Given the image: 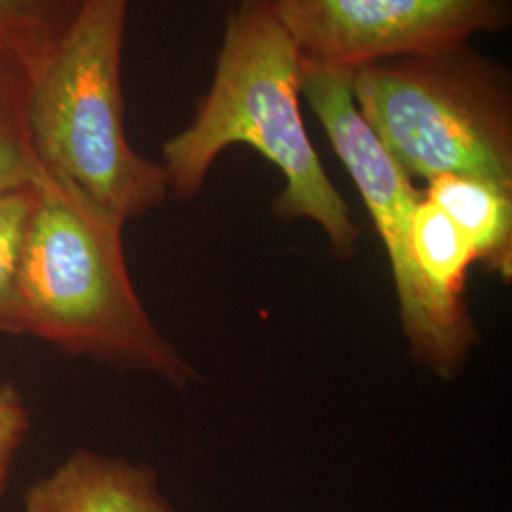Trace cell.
Wrapping results in <instances>:
<instances>
[{
	"label": "cell",
	"instance_id": "6da1fadb",
	"mask_svg": "<svg viewBox=\"0 0 512 512\" xmlns=\"http://www.w3.org/2000/svg\"><path fill=\"white\" fill-rule=\"evenodd\" d=\"M300 84L302 55L275 16L272 0H239L226 21L209 92L190 126L164 145L169 192L179 200L194 198L220 154L247 145L283 173L275 215L313 220L334 253L349 258L359 228L311 145Z\"/></svg>",
	"mask_w": 512,
	"mask_h": 512
},
{
	"label": "cell",
	"instance_id": "7a4b0ae2",
	"mask_svg": "<svg viewBox=\"0 0 512 512\" xmlns=\"http://www.w3.org/2000/svg\"><path fill=\"white\" fill-rule=\"evenodd\" d=\"M124 220L42 171L19 268L21 336L184 385L196 378L129 277Z\"/></svg>",
	"mask_w": 512,
	"mask_h": 512
},
{
	"label": "cell",
	"instance_id": "3957f363",
	"mask_svg": "<svg viewBox=\"0 0 512 512\" xmlns=\"http://www.w3.org/2000/svg\"><path fill=\"white\" fill-rule=\"evenodd\" d=\"M129 0H82L35 73L31 141L42 169L124 222L164 203L169 181L129 145L122 48Z\"/></svg>",
	"mask_w": 512,
	"mask_h": 512
},
{
	"label": "cell",
	"instance_id": "277c9868",
	"mask_svg": "<svg viewBox=\"0 0 512 512\" xmlns=\"http://www.w3.org/2000/svg\"><path fill=\"white\" fill-rule=\"evenodd\" d=\"M351 92L410 177L467 175L512 190L511 74L469 42L359 67Z\"/></svg>",
	"mask_w": 512,
	"mask_h": 512
},
{
	"label": "cell",
	"instance_id": "5b68a950",
	"mask_svg": "<svg viewBox=\"0 0 512 512\" xmlns=\"http://www.w3.org/2000/svg\"><path fill=\"white\" fill-rule=\"evenodd\" d=\"M300 88L384 241L412 353L442 376H450L475 344L476 329L463 300L437 293L414 262L410 228L420 192L357 109L351 71L302 59Z\"/></svg>",
	"mask_w": 512,
	"mask_h": 512
},
{
	"label": "cell",
	"instance_id": "8992f818",
	"mask_svg": "<svg viewBox=\"0 0 512 512\" xmlns=\"http://www.w3.org/2000/svg\"><path fill=\"white\" fill-rule=\"evenodd\" d=\"M302 59L334 69L435 54L505 31L511 0H272Z\"/></svg>",
	"mask_w": 512,
	"mask_h": 512
},
{
	"label": "cell",
	"instance_id": "52a82bcc",
	"mask_svg": "<svg viewBox=\"0 0 512 512\" xmlns=\"http://www.w3.org/2000/svg\"><path fill=\"white\" fill-rule=\"evenodd\" d=\"M19 512H177L148 465L76 450L31 484Z\"/></svg>",
	"mask_w": 512,
	"mask_h": 512
},
{
	"label": "cell",
	"instance_id": "ba28073f",
	"mask_svg": "<svg viewBox=\"0 0 512 512\" xmlns=\"http://www.w3.org/2000/svg\"><path fill=\"white\" fill-rule=\"evenodd\" d=\"M423 198L458 226L478 262L494 274L511 277L512 190L467 175H439L429 181Z\"/></svg>",
	"mask_w": 512,
	"mask_h": 512
},
{
	"label": "cell",
	"instance_id": "9c48e42d",
	"mask_svg": "<svg viewBox=\"0 0 512 512\" xmlns=\"http://www.w3.org/2000/svg\"><path fill=\"white\" fill-rule=\"evenodd\" d=\"M33 86V65L0 44V192L38 183L44 171L29 126Z\"/></svg>",
	"mask_w": 512,
	"mask_h": 512
},
{
	"label": "cell",
	"instance_id": "30bf717a",
	"mask_svg": "<svg viewBox=\"0 0 512 512\" xmlns=\"http://www.w3.org/2000/svg\"><path fill=\"white\" fill-rule=\"evenodd\" d=\"M412 256L425 281L448 298L463 300L469 266L476 262L473 245L435 203L421 198L410 228Z\"/></svg>",
	"mask_w": 512,
	"mask_h": 512
},
{
	"label": "cell",
	"instance_id": "8fae6325",
	"mask_svg": "<svg viewBox=\"0 0 512 512\" xmlns=\"http://www.w3.org/2000/svg\"><path fill=\"white\" fill-rule=\"evenodd\" d=\"M80 2L0 0V44L23 55L37 73L73 25Z\"/></svg>",
	"mask_w": 512,
	"mask_h": 512
},
{
	"label": "cell",
	"instance_id": "7c38bea8",
	"mask_svg": "<svg viewBox=\"0 0 512 512\" xmlns=\"http://www.w3.org/2000/svg\"><path fill=\"white\" fill-rule=\"evenodd\" d=\"M35 200L37 183L0 192V332L4 334L21 336L19 268Z\"/></svg>",
	"mask_w": 512,
	"mask_h": 512
},
{
	"label": "cell",
	"instance_id": "4fadbf2b",
	"mask_svg": "<svg viewBox=\"0 0 512 512\" xmlns=\"http://www.w3.org/2000/svg\"><path fill=\"white\" fill-rule=\"evenodd\" d=\"M31 414L18 387L0 384V497L6 492L19 450L29 435Z\"/></svg>",
	"mask_w": 512,
	"mask_h": 512
}]
</instances>
